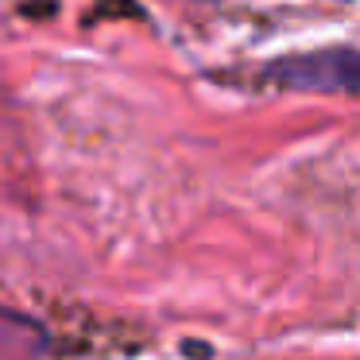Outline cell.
<instances>
[{"instance_id":"obj_1","label":"cell","mask_w":360,"mask_h":360,"mask_svg":"<svg viewBox=\"0 0 360 360\" xmlns=\"http://www.w3.org/2000/svg\"><path fill=\"white\" fill-rule=\"evenodd\" d=\"M264 78L283 89H302V94H352L356 89V51H310V55H290L264 66Z\"/></svg>"},{"instance_id":"obj_2","label":"cell","mask_w":360,"mask_h":360,"mask_svg":"<svg viewBox=\"0 0 360 360\" xmlns=\"http://www.w3.org/2000/svg\"><path fill=\"white\" fill-rule=\"evenodd\" d=\"M345 4H349V0H345Z\"/></svg>"}]
</instances>
